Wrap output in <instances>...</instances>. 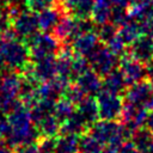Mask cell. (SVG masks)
Returning <instances> with one entry per match:
<instances>
[{
    "instance_id": "obj_1",
    "label": "cell",
    "mask_w": 153,
    "mask_h": 153,
    "mask_svg": "<svg viewBox=\"0 0 153 153\" xmlns=\"http://www.w3.org/2000/svg\"><path fill=\"white\" fill-rule=\"evenodd\" d=\"M11 133L5 140L6 145L16 149L18 146L35 142L39 139V133L33 123L30 108L20 100L7 112Z\"/></svg>"
},
{
    "instance_id": "obj_2",
    "label": "cell",
    "mask_w": 153,
    "mask_h": 153,
    "mask_svg": "<svg viewBox=\"0 0 153 153\" xmlns=\"http://www.w3.org/2000/svg\"><path fill=\"white\" fill-rule=\"evenodd\" d=\"M88 131L97 137L104 146H117L121 147L131 133L121 123L112 120H100L94 122Z\"/></svg>"
},
{
    "instance_id": "obj_3",
    "label": "cell",
    "mask_w": 153,
    "mask_h": 153,
    "mask_svg": "<svg viewBox=\"0 0 153 153\" xmlns=\"http://www.w3.org/2000/svg\"><path fill=\"white\" fill-rule=\"evenodd\" d=\"M22 87V75L16 71L0 74V110L8 112L18 102Z\"/></svg>"
},
{
    "instance_id": "obj_4",
    "label": "cell",
    "mask_w": 153,
    "mask_h": 153,
    "mask_svg": "<svg viewBox=\"0 0 153 153\" xmlns=\"http://www.w3.org/2000/svg\"><path fill=\"white\" fill-rule=\"evenodd\" d=\"M24 42L29 48L30 57L32 61L45 56H55L61 50V42L49 32L38 31Z\"/></svg>"
},
{
    "instance_id": "obj_5",
    "label": "cell",
    "mask_w": 153,
    "mask_h": 153,
    "mask_svg": "<svg viewBox=\"0 0 153 153\" xmlns=\"http://www.w3.org/2000/svg\"><path fill=\"white\" fill-rule=\"evenodd\" d=\"M96 99H97V104H98V111H99L100 120L116 121V120L121 118L123 105H124V102H123L121 94L111 93V92L102 90L97 94Z\"/></svg>"
},
{
    "instance_id": "obj_6",
    "label": "cell",
    "mask_w": 153,
    "mask_h": 153,
    "mask_svg": "<svg viewBox=\"0 0 153 153\" xmlns=\"http://www.w3.org/2000/svg\"><path fill=\"white\" fill-rule=\"evenodd\" d=\"M12 29L16 33V36L25 41L32 35L37 33L39 31L38 27V19H37V12L26 10V11H19L12 20Z\"/></svg>"
},
{
    "instance_id": "obj_7",
    "label": "cell",
    "mask_w": 153,
    "mask_h": 153,
    "mask_svg": "<svg viewBox=\"0 0 153 153\" xmlns=\"http://www.w3.org/2000/svg\"><path fill=\"white\" fill-rule=\"evenodd\" d=\"M90 67L100 76L106 75L114 71L118 63V56H116L108 47H97V49L87 57Z\"/></svg>"
},
{
    "instance_id": "obj_8",
    "label": "cell",
    "mask_w": 153,
    "mask_h": 153,
    "mask_svg": "<svg viewBox=\"0 0 153 153\" xmlns=\"http://www.w3.org/2000/svg\"><path fill=\"white\" fill-rule=\"evenodd\" d=\"M148 112L149 111L143 105H136V104L124 102L122 115H121L122 124L130 133H133L146 124Z\"/></svg>"
},
{
    "instance_id": "obj_9",
    "label": "cell",
    "mask_w": 153,
    "mask_h": 153,
    "mask_svg": "<svg viewBox=\"0 0 153 153\" xmlns=\"http://www.w3.org/2000/svg\"><path fill=\"white\" fill-rule=\"evenodd\" d=\"M23 71H29L39 82L48 81L57 75L56 57L55 56H45V57L35 60V61L31 60Z\"/></svg>"
},
{
    "instance_id": "obj_10",
    "label": "cell",
    "mask_w": 153,
    "mask_h": 153,
    "mask_svg": "<svg viewBox=\"0 0 153 153\" xmlns=\"http://www.w3.org/2000/svg\"><path fill=\"white\" fill-rule=\"evenodd\" d=\"M118 69L121 71L128 86L142 80L146 76V65L134 59L130 54H124L121 56Z\"/></svg>"
},
{
    "instance_id": "obj_11",
    "label": "cell",
    "mask_w": 153,
    "mask_h": 153,
    "mask_svg": "<svg viewBox=\"0 0 153 153\" xmlns=\"http://www.w3.org/2000/svg\"><path fill=\"white\" fill-rule=\"evenodd\" d=\"M153 93V84L149 80H140L128 86L124 91V102L136 104V105H146L149 97ZM146 108V106H145Z\"/></svg>"
},
{
    "instance_id": "obj_12",
    "label": "cell",
    "mask_w": 153,
    "mask_h": 153,
    "mask_svg": "<svg viewBox=\"0 0 153 153\" xmlns=\"http://www.w3.org/2000/svg\"><path fill=\"white\" fill-rule=\"evenodd\" d=\"M99 37L97 31L90 30L76 36L71 42V49L75 55L88 57L99 45Z\"/></svg>"
},
{
    "instance_id": "obj_13",
    "label": "cell",
    "mask_w": 153,
    "mask_h": 153,
    "mask_svg": "<svg viewBox=\"0 0 153 153\" xmlns=\"http://www.w3.org/2000/svg\"><path fill=\"white\" fill-rule=\"evenodd\" d=\"M129 54L145 65L151 62L153 60V38L142 33L130 44Z\"/></svg>"
},
{
    "instance_id": "obj_14",
    "label": "cell",
    "mask_w": 153,
    "mask_h": 153,
    "mask_svg": "<svg viewBox=\"0 0 153 153\" xmlns=\"http://www.w3.org/2000/svg\"><path fill=\"white\" fill-rule=\"evenodd\" d=\"M75 84L86 96H94L102 91L103 80L98 73H96L92 68H88L75 79Z\"/></svg>"
},
{
    "instance_id": "obj_15",
    "label": "cell",
    "mask_w": 153,
    "mask_h": 153,
    "mask_svg": "<svg viewBox=\"0 0 153 153\" xmlns=\"http://www.w3.org/2000/svg\"><path fill=\"white\" fill-rule=\"evenodd\" d=\"M65 14V11L60 6V4L45 8L41 12H37V19H38V27L42 32H50L54 30L56 24L60 22L62 16Z\"/></svg>"
},
{
    "instance_id": "obj_16",
    "label": "cell",
    "mask_w": 153,
    "mask_h": 153,
    "mask_svg": "<svg viewBox=\"0 0 153 153\" xmlns=\"http://www.w3.org/2000/svg\"><path fill=\"white\" fill-rule=\"evenodd\" d=\"M114 6L111 5L110 0H93L92 12H91V20L94 25L99 26L111 20Z\"/></svg>"
},
{
    "instance_id": "obj_17",
    "label": "cell",
    "mask_w": 153,
    "mask_h": 153,
    "mask_svg": "<svg viewBox=\"0 0 153 153\" xmlns=\"http://www.w3.org/2000/svg\"><path fill=\"white\" fill-rule=\"evenodd\" d=\"M76 111L84 117V120L87 122V124L91 127L94 122L99 120V111H98V104L97 99L92 96H86L78 105Z\"/></svg>"
},
{
    "instance_id": "obj_18",
    "label": "cell",
    "mask_w": 153,
    "mask_h": 153,
    "mask_svg": "<svg viewBox=\"0 0 153 153\" xmlns=\"http://www.w3.org/2000/svg\"><path fill=\"white\" fill-rule=\"evenodd\" d=\"M35 124H36V128L39 133V137L41 136L56 137L61 133V122L54 115V112L42 117Z\"/></svg>"
},
{
    "instance_id": "obj_19",
    "label": "cell",
    "mask_w": 153,
    "mask_h": 153,
    "mask_svg": "<svg viewBox=\"0 0 153 153\" xmlns=\"http://www.w3.org/2000/svg\"><path fill=\"white\" fill-rule=\"evenodd\" d=\"M90 128L87 122L84 120V117L76 111H75L61 123V133L65 134H75V135H82L86 133V130Z\"/></svg>"
},
{
    "instance_id": "obj_20",
    "label": "cell",
    "mask_w": 153,
    "mask_h": 153,
    "mask_svg": "<svg viewBox=\"0 0 153 153\" xmlns=\"http://www.w3.org/2000/svg\"><path fill=\"white\" fill-rule=\"evenodd\" d=\"M131 143L141 153H153V133L148 128H140L131 133Z\"/></svg>"
},
{
    "instance_id": "obj_21",
    "label": "cell",
    "mask_w": 153,
    "mask_h": 153,
    "mask_svg": "<svg viewBox=\"0 0 153 153\" xmlns=\"http://www.w3.org/2000/svg\"><path fill=\"white\" fill-rule=\"evenodd\" d=\"M128 87L122 73L120 69H114L110 73H108L106 75H104L103 79V86L102 90L111 92V93H117L121 94L122 92L126 91V88Z\"/></svg>"
},
{
    "instance_id": "obj_22",
    "label": "cell",
    "mask_w": 153,
    "mask_h": 153,
    "mask_svg": "<svg viewBox=\"0 0 153 153\" xmlns=\"http://www.w3.org/2000/svg\"><path fill=\"white\" fill-rule=\"evenodd\" d=\"M79 135L61 133L56 136L55 153H78L79 151Z\"/></svg>"
},
{
    "instance_id": "obj_23",
    "label": "cell",
    "mask_w": 153,
    "mask_h": 153,
    "mask_svg": "<svg viewBox=\"0 0 153 153\" xmlns=\"http://www.w3.org/2000/svg\"><path fill=\"white\" fill-rule=\"evenodd\" d=\"M117 32H118L120 37L128 45H130L137 37H140L142 35L140 23L136 22V20H133V19H129L128 22H126L124 24H122L121 26H118Z\"/></svg>"
},
{
    "instance_id": "obj_24",
    "label": "cell",
    "mask_w": 153,
    "mask_h": 153,
    "mask_svg": "<svg viewBox=\"0 0 153 153\" xmlns=\"http://www.w3.org/2000/svg\"><path fill=\"white\" fill-rule=\"evenodd\" d=\"M105 146L94 137L90 131L84 133L79 137V151L78 153H102Z\"/></svg>"
},
{
    "instance_id": "obj_25",
    "label": "cell",
    "mask_w": 153,
    "mask_h": 153,
    "mask_svg": "<svg viewBox=\"0 0 153 153\" xmlns=\"http://www.w3.org/2000/svg\"><path fill=\"white\" fill-rule=\"evenodd\" d=\"M75 104H73L69 99H67L66 97H60L59 99H56L55 105H54V115L60 120V122L62 123L65 120H67L74 111H75Z\"/></svg>"
},
{
    "instance_id": "obj_26",
    "label": "cell",
    "mask_w": 153,
    "mask_h": 153,
    "mask_svg": "<svg viewBox=\"0 0 153 153\" xmlns=\"http://www.w3.org/2000/svg\"><path fill=\"white\" fill-rule=\"evenodd\" d=\"M98 27H99V29H98L97 33H98L99 41L103 42V43H105V44L117 33V30H118V27H117L115 24H112L111 22L105 23V24H103V25H99Z\"/></svg>"
},
{
    "instance_id": "obj_27",
    "label": "cell",
    "mask_w": 153,
    "mask_h": 153,
    "mask_svg": "<svg viewBox=\"0 0 153 153\" xmlns=\"http://www.w3.org/2000/svg\"><path fill=\"white\" fill-rule=\"evenodd\" d=\"M27 10L33 12H41L45 8L53 7L59 4V0H24Z\"/></svg>"
},
{
    "instance_id": "obj_28",
    "label": "cell",
    "mask_w": 153,
    "mask_h": 153,
    "mask_svg": "<svg viewBox=\"0 0 153 153\" xmlns=\"http://www.w3.org/2000/svg\"><path fill=\"white\" fill-rule=\"evenodd\" d=\"M127 43L120 37L118 32L106 43V47L116 55V56H123L126 54V50H127Z\"/></svg>"
},
{
    "instance_id": "obj_29",
    "label": "cell",
    "mask_w": 153,
    "mask_h": 153,
    "mask_svg": "<svg viewBox=\"0 0 153 153\" xmlns=\"http://www.w3.org/2000/svg\"><path fill=\"white\" fill-rule=\"evenodd\" d=\"M63 97H66L67 99H69L76 106L86 97V94L80 90V87L76 84H69V86L67 87V90L63 93Z\"/></svg>"
},
{
    "instance_id": "obj_30",
    "label": "cell",
    "mask_w": 153,
    "mask_h": 153,
    "mask_svg": "<svg viewBox=\"0 0 153 153\" xmlns=\"http://www.w3.org/2000/svg\"><path fill=\"white\" fill-rule=\"evenodd\" d=\"M139 23H140L142 33L153 38V13H151L149 16H147Z\"/></svg>"
},
{
    "instance_id": "obj_31",
    "label": "cell",
    "mask_w": 153,
    "mask_h": 153,
    "mask_svg": "<svg viewBox=\"0 0 153 153\" xmlns=\"http://www.w3.org/2000/svg\"><path fill=\"white\" fill-rule=\"evenodd\" d=\"M14 153H39V148L37 142H29L22 146H18L14 151Z\"/></svg>"
},
{
    "instance_id": "obj_32",
    "label": "cell",
    "mask_w": 153,
    "mask_h": 153,
    "mask_svg": "<svg viewBox=\"0 0 153 153\" xmlns=\"http://www.w3.org/2000/svg\"><path fill=\"white\" fill-rule=\"evenodd\" d=\"M118 153H141L133 143L130 142H124L121 147H120V152Z\"/></svg>"
},
{
    "instance_id": "obj_33",
    "label": "cell",
    "mask_w": 153,
    "mask_h": 153,
    "mask_svg": "<svg viewBox=\"0 0 153 153\" xmlns=\"http://www.w3.org/2000/svg\"><path fill=\"white\" fill-rule=\"evenodd\" d=\"M133 0H110L111 5L114 7H118V8H128L130 6Z\"/></svg>"
},
{
    "instance_id": "obj_34",
    "label": "cell",
    "mask_w": 153,
    "mask_h": 153,
    "mask_svg": "<svg viewBox=\"0 0 153 153\" xmlns=\"http://www.w3.org/2000/svg\"><path fill=\"white\" fill-rule=\"evenodd\" d=\"M146 76L153 84V60L151 62L146 63Z\"/></svg>"
},
{
    "instance_id": "obj_35",
    "label": "cell",
    "mask_w": 153,
    "mask_h": 153,
    "mask_svg": "<svg viewBox=\"0 0 153 153\" xmlns=\"http://www.w3.org/2000/svg\"><path fill=\"white\" fill-rule=\"evenodd\" d=\"M120 152V147L117 146H105L102 151V153H118Z\"/></svg>"
},
{
    "instance_id": "obj_36",
    "label": "cell",
    "mask_w": 153,
    "mask_h": 153,
    "mask_svg": "<svg viewBox=\"0 0 153 153\" xmlns=\"http://www.w3.org/2000/svg\"><path fill=\"white\" fill-rule=\"evenodd\" d=\"M6 71H10V69H7V66H6V62H5L4 54H2V51H1V49H0V74L4 73V72H6Z\"/></svg>"
},
{
    "instance_id": "obj_37",
    "label": "cell",
    "mask_w": 153,
    "mask_h": 153,
    "mask_svg": "<svg viewBox=\"0 0 153 153\" xmlns=\"http://www.w3.org/2000/svg\"><path fill=\"white\" fill-rule=\"evenodd\" d=\"M146 126L148 129H151L153 131V110H151L148 112V116H147V121H146Z\"/></svg>"
},
{
    "instance_id": "obj_38",
    "label": "cell",
    "mask_w": 153,
    "mask_h": 153,
    "mask_svg": "<svg viewBox=\"0 0 153 153\" xmlns=\"http://www.w3.org/2000/svg\"><path fill=\"white\" fill-rule=\"evenodd\" d=\"M0 153H14V151L10 146L5 145V146H0Z\"/></svg>"
},
{
    "instance_id": "obj_39",
    "label": "cell",
    "mask_w": 153,
    "mask_h": 153,
    "mask_svg": "<svg viewBox=\"0 0 153 153\" xmlns=\"http://www.w3.org/2000/svg\"><path fill=\"white\" fill-rule=\"evenodd\" d=\"M13 0H0V4H2L4 6H7V5H11Z\"/></svg>"
},
{
    "instance_id": "obj_40",
    "label": "cell",
    "mask_w": 153,
    "mask_h": 153,
    "mask_svg": "<svg viewBox=\"0 0 153 153\" xmlns=\"http://www.w3.org/2000/svg\"><path fill=\"white\" fill-rule=\"evenodd\" d=\"M1 141H2V137H1V136H0V143H1Z\"/></svg>"
},
{
    "instance_id": "obj_41",
    "label": "cell",
    "mask_w": 153,
    "mask_h": 153,
    "mask_svg": "<svg viewBox=\"0 0 153 153\" xmlns=\"http://www.w3.org/2000/svg\"><path fill=\"white\" fill-rule=\"evenodd\" d=\"M151 4H152V5H153V0H151Z\"/></svg>"
},
{
    "instance_id": "obj_42",
    "label": "cell",
    "mask_w": 153,
    "mask_h": 153,
    "mask_svg": "<svg viewBox=\"0 0 153 153\" xmlns=\"http://www.w3.org/2000/svg\"><path fill=\"white\" fill-rule=\"evenodd\" d=\"M152 133H153V131H152Z\"/></svg>"
}]
</instances>
